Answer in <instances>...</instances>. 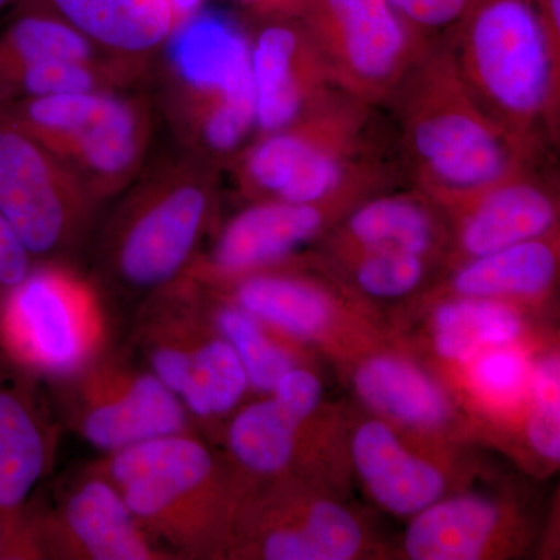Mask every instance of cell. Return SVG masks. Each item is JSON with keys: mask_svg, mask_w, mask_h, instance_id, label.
Wrapping results in <instances>:
<instances>
[{"mask_svg": "<svg viewBox=\"0 0 560 560\" xmlns=\"http://www.w3.org/2000/svg\"><path fill=\"white\" fill-rule=\"evenodd\" d=\"M31 250L0 217V287L14 289L31 275Z\"/></svg>", "mask_w": 560, "mask_h": 560, "instance_id": "d590c367", "label": "cell"}, {"mask_svg": "<svg viewBox=\"0 0 560 560\" xmlns=\"http://www.w3.org/2000/svg\"><path fill=\"white\" fill-rule=\"evenodd\" d=\"M43 469L38 425L20 394L0 383V508L21 506Z\"/></svg>", "mask_w": 560, "mask_h": 560, "instance_id": "4316f807", "label": "cell"}, {"mask_svg": "<svg viewBox=\"0 0 560 560\" xmlns=\"http://www.w3.org/2000/svg\"><path fill=\"white\" fill-rule=\"evenodd\" d=\"M57 60L110 58L49 11L16 3L11 10L10 21L0 32V90L22 70Z\"/></svg>", "mask_w": 560, "mask_h": 560, "instance_id": "cb8c5ba5", "label": "cell"}, {"mask_svg": "<svg viewBox=\"0 0 560 560\" xmlns=\"http://www.w3.org/2000/svg\"><path fill=\"white\" fill-rule=\"evenodd\" d=\"M49 11L110 60L153 77L176 31L167 0H18Z\"/></svg>", "mask_w": 560, "mask_h": 560, "instance_id": "7c38bea8", "label": "cell"}, {"mask_svg": "<svg viewBox=\"0 0 560 560\" xmlns=\"http://www.w3.org/2000/svg\"><path fill=\"white\" fill-rule=\"evenodd\" d=\"M243 7L253 11L259 20L275 18H298L308 0H238Z\"/></svg>", "mask_w": 560, "mask_h": 560, "instance_id": "74e56055", "label": "cell"}, {"mask_svg": "<svg viewBox=\"0 0 560 560\" xmlns=\"http://www.w3.org/2000/svg\"><path fill=\"white\" fill-rule=\"evenodd\" d=\"M464 83L534 156L559 143L560 40L537 0H474L448 36Z\"/></svg>", "mask_w": 560, "mask_h": 560, "instance_id": "7a4b0ae2", "label": "cell"}, {"mask_svg": "<svg viewBox=\"0 0 560 560\" xmlns=\"http://www.w3.org/2000/svg\"><path fill=\"white\" fill-rule=\"evenodd\" d=\"M298 18L334 86L374 108L389 103L433 43L388 0H308Z\"/></svg>", "mask_w": 560, "mask_h": 560, "instance_id": "8992f818", "label": "cell"}, {"mask_svg": "<svg viewBox=\"0 0 560 560\" xmlns=\"http://www.w3.org/2000/svg\"><path fill=\"white\" fill-rule=\"evenodd\" d=\"M501 523L503 511L485 497L440 499L415 515L405 534V551L415 560L480 559Z\"/></svg>", "mask_w": 560, "mask_h": 560, "instance_id": "ac0fdd59", "label": "cell"}, {"mask_svg": "<svg viewBox=\"0 0 560 560\" xmlns=\"http://www.w3.org/2000/svg\"><path fill=\"white\" fill-rule=\"evenodd\" d=\"M153 131L149 98L127 91L61 162L95 201L105 200L130 187L143 171Z\"/></svg>", "mask_w": 560, "mask_h": 560, "instance_id": "4fadbf2b", "label": "cell"}, {"mask_svg": "<svg viewBox=\"0 0 560 560\" xmlns=\"http://www.w3.org/2000/svg\"><path fill=\"white\" fill-rule=\"evenodd\" d=\"M389 105L416 189L441 208L537 167L541 160L481 108L460 77L448 38L431 43Z\"/></svg>", "mask_w": 560, "mask_h": 560, "instance_id": "6da1fadb", "label": "cell"}, {"mask_svg": "<svg viewBox=\"0 0 560 560\" xmlns=\"http://www.w3.org/2000/svg\"><path fill=\"white\" fill-rule=\"evenodd\" d=\"M416 31L430 33L455 28L474 0H388Z\"/></svg>", "mask_w": 560, "mask_h": 560, "instance_id": "836d02e7", "label": "cell"}, {"mask_svg": "<svg viewBox=\"0 0 560 560\" xmlns=\"http://www.w3.org/2000/svg\"><path fill=\"white\" fill-rule=\"evenodd\" d=\"M359 521L340 504L315 501L300 521L276 529L264 541L268 560H348L363 548Z\"/></svg>", "mask_w": 560, "mask_h": 560, "instance_id": "484cf974", "label": "cell"}, {"mask_svg": "<svg viewBox=\"0 0 560 560\" xmlns=\"http://www.w3.org/2000/svg\"><path fill=\"white\" fill-rule=\"evenodd\" d=\"M235 300L254 318L300 338H319L329 329L338 307L330 291L316 280L278 272L242 276Z\"/></svg>", "mask_w": 560, "mask_h": 560, "instance_id": "ffe728a7", "label": "cell"}, {"mask_svg": "<svg viewBox=\"0 0 560 560\" xmlns=\"http://www.w3.org/2000/svg\"><path fill=\"white\" fill-rule=\"evenodd\" d=\"M246 385L241 357L230 341L217 340L191 359V377L183 397L195 415H223L238 404Z\"/></svg>", "mask_w": 560, "mask_h": 560, "instance_id": "f1b7e54d", "label": "cell"}, {"mask_svg": "<svg viewBox=\"0 0 560 560\" xmlns=\"http://www.w3.org/2000/svg\"><path fill=\"white\" fill-rule=\"evenodd\" d=\"M212 459L198 442L154 438L121 448L113 475L124 489L121 499L131 514L154 517L209 477Z\"/></svg>", "mask_w": 560, "mask_h": 560, "instance_id": "2e32d148", "label": "cell"}, {"mask_svg": "<svg viewBox=\"0 0 560 560\" xmlns=\"http://www.w3.org/2000/svg\"><path fill=\"white\" fill-rule=\"evenodd\" d=\"M389 179H372L311 202L256 201L230 221L212 253L210 270L242 278L285 259L329 230L359 202L383 191Z\"/></svg>", "mask_w": 560, "mask_h": 560, "instance_id": "ba28073f", "label": "cell"}, {"mask_svg": "<svg viewBox=\"0 0 560 560\" xmlns=\"http://www.w3.org/2000/svg\"><path fill=\"white\" fill-rule=\"evenodd\" d=\"M16 2L18 0H0V16H2L5 11L13 10Z\"/></svg>", "mask_w": 560, "mask_h": 560, "instance_id": "60d3db41", "label": "cell"}, {"mask_svg": "<svg viewBox=\"0 0 560 560\" xmlns=\"http://www.w3.org/2000/svg\"><path fill=\"white\" fill-rule=\"evenodd\" d=\"M260 21L249 35L256 106L253 139L289 127L337 90L300 18Z\"/></svg>", "mask_w": 560, "mask_h": 560, "instance_id": "9c48e42d", "label": "cell"}, {"mask_svg": "<svg viewBox=\"0 0 560 560\" xmlns=\"http://www.w3.org/2000/svg\"><path fill=\"white\" fill-rule=\"evenodd\" d=\"M272 393L280 407L302 423L318 410L323 386L312 372L290 368L276 383Z\"/></svg>", "mask_w": 560, "mask_h": 560, "instance_id": "e575fe53", "label": "cell"}, {"mask_svg": "<svg viewBox=\"0 0 560 560\" xmlns=\"http://www.w3.org/2000/svg\"><path fill=\"white\" fill-rule=\"evenodd\" d=\"M14 534L11 533L7 523L3 522V518L0 517V556L5 555V552H10L11 548L14 547Z\"/></svg>", "mask_w": 560, "mask_h": 560, "instance_id": "ab89813d", "label": "cell"}, {"mask_svg": "<svg viewBox=\"0 0 560 560\" xmlns=\"http://www.w3.org/2000/svg\"><path fill=\"white\" fill-rule=\"evenodd\" d=\"M372 109L335 90L289 127L250 140L230 167L238 187L256 201L311 202L390 179L388 165L368 153Z\"/></svg>", "mask_w": 560, "mask_h": 560, "instance_id": "277c9868", "label": "cell"}, {"mask_svg": "<svg viewBox=\"0 0 560 560\" xmlns=\"http://www.w3.org/2000/svg\"><path fill=\"white\" fill-rule=\"evenodd\" d=\"M220 329L245 368L248 383L260 390H272L279 378L293 368L290 357L264 334L257 318L243 308L220 313Z\"/></svg>", "mask_w": 560, "mask_h": 560, "instance_id": "4dcf8cb0", "label": "cell"}, {"mask_svg": "<svg viewBox=\"0 0 560 560\" xmlns=\"http://www.w3.org/2000/svg\"><path fill=\"white\" fill-rule=\"evenodd\" d=\"M301 422L278 400L257 401L234 419L230 431L232 452L243 466L259 474H276L289 466Z\"/></svg>", "mask_w": 560, "mask_h": 560, "instance_id": "83f0119b", "label": "cell"}, {"mask_svg": "<svg viewBox=\"0 0 560 560\" xmlns=\"http://www.w3.org/2000/svg\"><path fill=\"white\" fill-rule=\"evenodd\" d=\"M158 66L162 108L180 149L231 167L256 131L248 33L202 10L173 32Z\"/></svg>", "mask_w": 560, "mask_h": 560, "instance_id": "3957f363", "label": "cell"}, {"mask_svg": "<svg viewBox=\"0 0 560 560\" xmlns=\"http://www.w3.org/2000/svg\"><path fill=\"white\" fill-rule=\"evenodd\" d=\"M335 232L334 250L390 249L438 259L448 248L444 210L422 190L372 195L350 209Z\"/></svg>", "mask_w": 560, "mask_h": 560, "instance_id": "5bb4252c", "label": "cell"}, {"mask_svg": "<svg viewBox=\"0 0 560 560\" xmlns=\"http://www.w3.org/2000/svg\"><path fill=\"white\" fill-rule=\"evenodd\" d=\"M206 0H167L173 16H175L176 28L189 22L191 18L197 16L200 11L205 10Z\"/></svg>", "mask_w": 560, "mask_h": 560, "instance_id": "f35d334b", "label": "cell"}, {"mask_svg": "<svg viewBox=\"0 0 560 560\" xmlns=\"http://www.w3.org/2000/svg\"><path fill=\"white\" fill-rule=\"evenodd\" d=\"M456 265L448 282L456 296L539 300L558 278V231Z\"/></svg>", "mask_w": 560, "mask_h": 560, "instance_id": "e0dca14e", "label": "cell"}, {"mask_svg": "<svg viewBox=\"0 0 560 560\" xmlns=\"http://www.w3.org/2000/svg\"><path fill=\"white\" fill-rule=\"evenodd\" d=\"M350 455L372 499L390 514H419L444 495V474L408 451L383 420L361 423L350 442Z\"/></svg>", "mask_w": 560, "mask_h": 560, "instance_id": "9a60e30c", "label": "cell"}, {"mask_svg": "<svg viewBox=\"0 0 560 560\" xmlns=\"http://www.w3.org/2000/svg\"><path fill=\"white\" fill-rule=\"evenodd\" d=\"M361 400L385 418L418 430H438L451 419V401L427 372L396 355H375L357 368Z\"/></svg>", "mask_w": 560, "mask_h": 560, "instance_id": "d6986e66", "label": "cell"}, {"mask_svg": "<svg viewBox=\"0 0 560 560\" xmlns=\"http://www.w3.org/2000/svg\"><path fill=\"white\" fill-rule=\"evenodd\" d=\"M357 289L378 300H399L422 285L429 276L431 257L405 250H335Z\"/></svg>", "mask_w": 560, "mask_h": 560, "instance_id": "f546056e", "label": "cell"}, {"mask_svg": "<svg viewBox=\"0 0 560 560\" xmlns=\"http://www.w3.org/2000/svg\"><path fill=\"white\" fill-rule=\"evenodd\" d=\"M537 167L444 206L458 264L558 231L559 194Z\"/></svg>", "mask_w": 560, "mask_h": 560, "instance_id": "30bf717a", "label": "cell"}, {"mask_svg": "<svg viewBox=\"0 0 560 560\" xmlns=\"http://www.w3.org/2000/svg\"><path fill=\"white\" fill-rule=\"evenodd\" d=\"M156 378L172 390L183 396L191 377V359L175 349H162L153 359Z\"/></svg>", "mask_w": 560, "mask_h": 560, "instance_id": "8d00e7d4", "label": "cell"}, {"mask_svg": "<svg viewBox=\"0 0 560 560\" xmlns=\"http://www.w3.org/2000/svg\"><path fill=\"white\" fill-rule=\"evenodd\" d=\"M467 364L471 389L490 407H511L529 393L533 364L515 345L482 350Z\"/></svg>", "mask_w": 560, "mask_h": 560, "instance_id": "1f68e13d", "label": "cell"}, {"mask_svg": "<svg viewBox=\"0 0 560 560\" xmlns=\"http://www.w3.org/2000/svg\"><path fill=\"white\" fill-rule=\"evenodd\" d=\"M124 92H70L22 98L0 106V116L62 161L113 109Z\"/></svg>", "mask_w": 560, "mask_h": 560, "instance_id": "603a6c76", "label": "cell"}, {"mask_svg": "<svg viewBox=\"0 0 560 560\" xmlns=\"http://www.w3.org/2000/svg\"><path fill=\"white\" fill-rule=\"evenodd\" d=\"M219 171L183 149L147 162L130 184L113 242L121 278L161 285L186 267L215 208Z\"/></svg>", "mask_w": 560, "mask_h": 560, "instance_id": "5b68a950", "label": "cell"}, {"mask_svg": "<svg viewBox=\"0 0 560 560\" xmlns=\"http://www.w3.org/2000/svg\"><path fill=\"white\" fill-rule=\"evenodd\" d=\"M88 304L86 290L66 272H31L3 301L0 338L18 359L44 370L68 371L83 357L80 315Z\"/></svg>", "mask_w": 560, "mask_h": 560, "instance_id": "8fae6325", "label": "cell"}, {"mask_svg": "<svg viewBox=\"0 0 560 560\" xmlns=\"http://www.w3.org/2000/svg\"><path fill=\"white\" fill-rule=\"evenodd\" d=\"M68 521L92 558L101 560L150 559L145 541L132 526L131 512L121 495L102 481L84 486L69 501Z\"/></svg>", "mask_w": 560, "mask_h": 560, "instance_id": "d4e9b609", "label": "cell"}, {"mask_svg": "<svg viewBox=\"0 0 560 560\" xmlns=\"http://www.w3.org/2000/svg\"><path fill=\"white\" fill-rule=\"evenodd\" d=\"M526 423L530 451L548 463L560 458V364L556 353L533 364Z\"/></svg>", "mask_w": 560, "mask_h": 560, "instance_id": "d6a6232c", "label": "cell"}, {"mask_svg": "<svg viewBox=\"0 0 560 560\" xmlns=\"http://www.w3.org/2000/svg\"><path fill=\"white\" fill-rule=\"evenodd\" d=\"M183 408L156 377H140L119 400L88 416L84 433L101 448H125L154 438L171 436L183 427Z\"/></svg>", "mask_w": 560, "mask_h": 560, "instance_id": "44dd1931", "label": "cell"}, {"mask_svg": "<svg viewBox=\"0 0 560 560\" xmlns=\"http://www.w3.org/2000/svg\"><path fill=\"white\" fill-rule=\"evenodd\" d=\"M523 331L512 301L456 296L433 313V346L442 359L467 364L482 350L515 345Z\"/></svg>", "mask_w": 560, "mask_h": 560, "instance_id": "7402d4cb", "label": "cell"}, {"mask_svg": "<svg viewBox=\"0 0 560 560\" xmlns=\"http://www.w3.org/2000/svg\"><path fill=\"white\" fill-rule=\"evenodd\" d=\"M94 202L57 156L0 116V217L32 254L68 242Z\"/></svg>", "mask_w": 560, "mask_h": 560, "instance_id": "52a82bcc", "label": "cell"}]
</instances>
